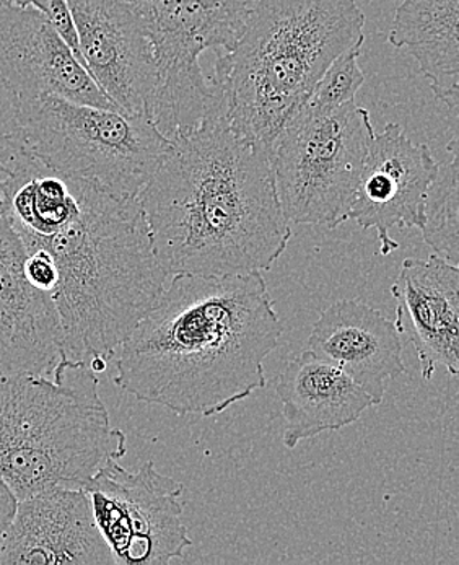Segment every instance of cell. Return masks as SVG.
I'll return each instance as SVG.
<instances>
[{
	"label": "cell",
	"mask_w": 459,
	"mask_h": 565,
	"mask_svg": "<svg viewBox=\"0 0 459 565\" xmlns=\"http://www.w3.org/2000/svg\"><path fill=\"white\" fill-rule=\"evenodd\" d=\"M0 209L23 246L43 248L56 267L51 300L63 334L57 366L115 358L168 279L139 198L54 170L23 150L3 184Z\"/></svg>",
	"instance_id": "obj_1"
},
{
	"label": "cell",
	"mask_w": 459,
	"mask_h": 565,
	"mask_svg": "<svg viewBox=\"0 0 459 565\" xmlns=\"http://www.w3.org/2000/svg\"><path fill=\"white\" fill-rule=\"evenodd\" d=\"M139 202L168 277L266 273L292 238L269 152L233 131L224 90L196 129L171 140Z\"/></svg>",
	"instance_id": "obj_2"
},
{
	"label": "cell",
	"mask_w": 459,
	"mask_h": 565,
	"mask_svg": "<svg viewBox=\"0 0 459 565\" xmlns=\"http://www.w3.org/2000/svg\"><path fill=\"white\" fill-rule=\"evenodd\" d=\"M282 331L263 273L177 274L119 345L115 383L178 416H215L266 388Z\"/></svg>",
	"instance_id": "obj_3"
},
{
	"label": "cell",
	"mask_w": 459,
	"mask_h": 565,
	"mask_svg": "<svg viewBox=\"0 0 459 565\" xmlns=\"http://www.w3.org/2000/svg\"><path fill=\"white\" fill-rule=\"evenodd\" d=\"M355 0H256L232 53L212 77L227 100L233 131L269 152L307 105L329 64L365 40Z\"/></svg>",
	"instance_id": "obj_4"
},
{
	"label": "cell",
	"mask_w": 459,
	"mask_h": 565,
	"mask_svg": "<svg viewBox=\"0 0 459 565\" xmlns=\"http://www.w3.org/2000/svg\"><path fill=\"white\" fill-rule=\"evenodd\" d=\"M97 372L63 366L53 376L0 373V478L19 500L51 488L84 489L128 454L109 423Z\"/></svg>",
	"instance_id": "obj_5"
},
{
	"label": "cell",
	"mask_w": 459,
	"mask_h": 565,
	"mask_svg": "<svg viewBox=\"0 0 459 565\" xmlns=\"http://www.w3.org/2000/svg\"><path fill=\"white\" fill-rule=\"evenodd\" d=\"M23 149L44 166L139 198L170 140L146 116L41 95L19 100Z\"/></svg>",
	"instance_id": "obj_6"
},
{
	"label": "cell",
	"mask_w": 459,
	"mask_h": 565,
	"mask_svg": "<svg viewBox=\"0 0 459 565\" xmlns=\"http://www.w3.org/2000/svg\"><path fill=\"white\" fill-rule=\"evenodd\" d=\"M375 129L355 102L305 105L269 149L277 196L290 225L331 231L349 221Z\"/></svg>",
	"instance_id": "obj_7"
},
{
	"label": "cell",
	"mask_w": 459,
	"mask_h": 565,
	"mask_svg": "<svg viewBox=\"0 0 459 565\" xmlns=\"http://www.w3.org/2000/svg\"><path fill=\"white\" fill-rule=\"evenodd\" d=\"M152 44L157 66L152 121L168 140L196 129L221 98L199 60L232 53L256 0H129Z\"/></svg>",
	"instance_id": "obj_8"
},
{
	"label": "cell",
	"mask_w": 459,
	"mask_h": 565,
	"mask_svg": "<svg viewBox=\"0 0 459 565\" xmlns=\"http://www.w3.org/2000/svg\"><path fill=\"white\" fill-rule=\"evenodd\" d=\"M84 491L115 564L167 565L183 561L193 546L183 522L184 484L157 471L153 461L128 471L109 460Z\"/></svg>",
	"instance_id": "obj_9"
},
{
	"label": "cell",
	"mask_w": 459,
	"mask_h": 565,
	"mask_svg": "<svg viewBox=\"0 0 459 565\" xmlns=\"http://www.w3.org/2000/svg\"><path fill=\"white\" fill-rule=\"evenodd\" d=\"M82 64L126 115L152 119L157 66L129 0H68Z\"/></svg>",
	"instance_id": "obj_10"
},
{
	"label": "cell",
	"mask_w": 459,
	"mask_h": 565,
	"mask_svg": "<svg viewBox=\"0 0 459 565\" xmlns=\"http://www.w3.org/2000/svg\"><path fill=\"white\" fill-rule=\"evenodd\" d=\"M437 159L427 143H416L397 122L375 132L361 180L355 190L349 221L365 231H376L380 255L399 248L393 228H423L428 191L438 173Z\"/></svg>",
	"instance_id": "obj_11"
},
{
	"label": "cell",
	"mask_w": 459,
	"mask_h": 565,
	"mask_svg": "<svg viewBox=\"0 0 459 565\" xmlns=\"http://www.w3.org/2000/svg\"><path fill=\"white\" fill-rule=\"evenodd\" d=\"M0 84L19 100L54 95L78 105L119 109L34 7L0 6Z\"/></svg>",
	"instance_id": "obj_12"
},
{
	"label": "cell",
	"mask_w": 459,
	"mask_h": 565,
	"mask_svg": "<svg viewBox=\"0 0 459 565\" xmlns=\"http://www.w3.org/2000/svg\"><path fill=\"white\" fill-rule=\"evenodd\" d=\"M115 564L84 489L51 488L17 502L0 565Z\"/></svg>",
	"instance_id": "obj_13"
},
{
	"label": "cell",
	"mask_w": 459,
	"mask_h": 565,
	"mask_svg": "<svg viewBox=\"0 0 459 565\" xmlns=\"http://www.w3.org/2000/svg\"><path fill=\"white\" fill-rule=\"evenodd\" d=\"M63 334L47 294L25 276V246L0 209V373L53 375Z\"/></svg>",
	"instance_id": "obj_14"
},
{
	"label": "cell",
	"mask_w": 459,
	"mask_h": 565,
	"mask_svg": "<svg viewBox=\"0 0 459 565\" xmlns=\"http://www.w3.org/2000/svg\"><path fill=\"white\" fill-rule=\"evenodd\" d=\"M396 324L416 349L424 380L438 365L451 376L459 370V269L431 253L427 259L407 258L392 286Z\"/></svg>",
	"instance_id": "obj_15"
},
{
	"label": "cell",
	"mask_w": 459,
	"mask_h": 565,
	"mask_svg": "<svg viewBox=\"0 0 459 565\" xmlns=\"http://www.w3.org/2000/svg\"><path fill=\"white\" fill-rule=\"evenodd\" d=\"M308 351L348 373L375 406L383 403L388 383L406 370L394 321L359 300L327 308L308 338Z\"/></svg>",
	"instance_id": "obj_16"
},
{
	"label": "cell",
	"mask_w": 459,
	"mask_h": 565,
	"mask_svg": "<svg viewBox=\"0 0 459 565\" xmlns=\"http://www.w3.org/2000/svg\"><path fill=\"white\" fill-rule=\"evenodd\" d=\"M276 393L282 403L284 445L289 450L308 438L352 426L375 406L348 373L308 349L284 365Z\"/></svg>",
	"instance_id": "obj_17"
},
{
	"label": "cell",
	"mask_w": 459,
	"mask_h": 565,
	"mask_svg": "<svg viewBox=\"0 0 459 565\" xmlns=\"http://www.w3.org/2000/svg\"><path fill=\"white\" fill-rule=\"evenodd\" d=\"M459 0H401L389 44L416 57L431 92L457 115L459 106Z\"/></svg>",
	"instance_id": "obj_18"
},
{
	"label": "cell",
	"mask_w": 459,
	"mask_h": 565,
	"mask_svg": "<svg viewBox=\"0 0 459 565\" xmlns=\"http://www.w3.org/2000/svg\"><path fill=\"white\" fill-rule=\"evenodd\" d=\"M451 159L438 168L437 178L428 191L424 207V242L435 255L459 265V183H458V137L447 147Z\"/></svg>",
	"instance_id": "obj_19"
},
{
	"label": "cell",
	"mask_w": 459,
	"mask_h": 565,
	"mask_svg": "<svg viewBox=\"0 0 459 565\" xmlns=\"http://www.w3.org/2000/svg\"><path fill=\"white\" fill-rule=\"evenodd\" d=\"M363 43L365 40L359 41L329 64L311 92L307 105L314 108H335L355 102V95L365 82V74L359 66Z\"/></svg>",
	"instance_id": "obj_20"
},
{
	"label": "cell",
	"mask_w": 459,
	"mask_h": 565,
	"mask_svg": "<svg viewBox=\"0 0 459 565\" xmlns=\"http://www.w3.org/2000/svg\"><path fill=\"white\" fill-rule=\"evenodd\" d=\"M23 150L19 125V98L0 84V194L17 157Z\"/></svg>",
	"instance_id": "obj_21"
},
{
	"label": "cell",
	"mask_w": 459,
	"mask_h": 565,
	"mask_svg": "<svg viewBox=\"0 0 459 565\" xmlns=\"http://www.w3.org/2000/svg\"><path fill=\"white\" fill-rule=\"evenodd\" d=\"M7 3H13L19 7H34L40 10L56 32L63 36L67 46L74 51L75 56L82 63L81 51H78L77 30H75L74 19H72L68 0H7Z\"/></svg>",
	"instance_id": "obj_22"
},
{
	"label": "cell",
	"mask_w": 459,
	"mask_h": 565,
	"mask_svg": "<svg viewBox=\"0 0 459 565\" xmlns=\"http://www.w3.org/2000/svg\"><path fill=\"white\" fill-rule=\"evenodd\" d=\"M17 502L19 499L13 494L12 489L0 478V551H2L3 541L9 532L10 523L15 515Z\"/></svg>",
	"instance_id": "obj_23"
},
{
	"label": "cell",
	"mask_w": 459,
	"mask_h": 565,
	"mask_svg": "<svg viewBox=\"0 0 459 565\" xmlns=\"http://www.w3.org/2000/svg\"><path fill=\"white\" fill-rule=\"evenodd\" d=\"M3 3H7V0H0V6H3Z\"/></svg>",
	"instance_id": "obj_24"
}]
</instances>
